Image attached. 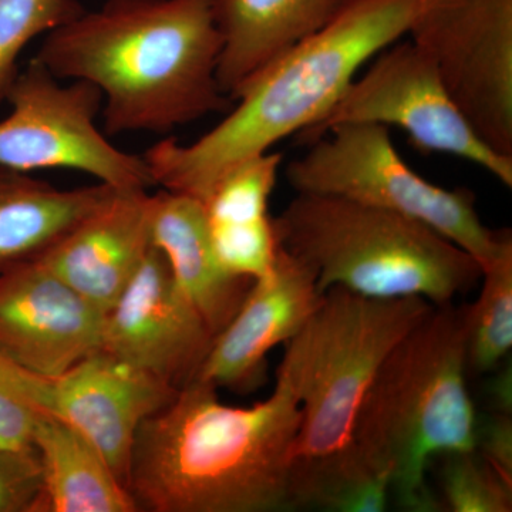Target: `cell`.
<instances>
[{
    "label": "cell",
    "mask_w": 512,
    "mask_h": 512,
    "mask_svg": "<svg viewBox=\"0 0 512 512\" xmlns=\"http://www.w3.org/2000/svg\"><path fill=\"white\" fill-rule=\"evenodd\" d=\"M211 0H106L47 33L35 59L103 96L104 131L164 134L224 113Z\"/></svg>",
    "instance_id": "1"
},
{
    "label": "cell",
    "mask_w": 512,
    "mask_h": 512,
    "mask_svg": "<svg viewBox=\"0 0 512 512\" xmlns=\"http://www.w3.org/2000/svg\"><path fill=\"white\" fill-rule=\"evenodd\" d=\"M301 421L298 383L284 363L274 392L252 407L227 406L214 386L192 380L138 429L128 490L138 511H291Z\"/></svg>",
    "instance_id": "2"
},
{
    "label": "cell",
    "mask_w": 512,
    "mask_h": 512,
    "mask_svg": "<svg viewBox=\"0 0 512 512\" xmlns=\"http://www.w3.org/2000/svg\"><path fill=\"white\" fill-rule=\"evenodd\" d=\"M417 0H356L269 64L237 106L191 144L163 140L143 154L154 184L200 202L231 168L318 124L359 70L409 29Z\"/></svg>",
    "instance_id": "3"
},
{
    "label": "cell",
    "mask_w": 512,
    "mask_h": 512,
    "mask_svg": "<svg viewBox=\"0 0 512 512\" xmlns=\"http://www.w3.org/2000/svg\"><path fill=\"white\" fill-rule=\"evenodd\" d=\"M467 330L468 305L434 306L384 359L357 410L350 446L389 480L404 511H443L427 468L476 446Z\"/></svg>",
    "instance_id": "4"
},
{
    "label": "cell",
    "mask_w": 512,
    "mask_h": 512,
    "mask_svg": "<svg viewBox=\"0 0 512 512\" xmlns=\"http://www.w3.org/2000/svg\"><path fill=\"white\" fill-rule=\"evenodd\" d=\"M274 227L279 247L311 269L320 293L339 286L443 306L481 279L476 259L429 225L348 198L296 192Z\"/></svg>",
    "instance_id": "5"
},
{
    "label": "cell",
    "mask_w": 512,
    "mask_h": 512,
    "mask_svg": "<svg viewBox=\"0 0 512 512\" xmlns=\"http://www.w3.org/2000/svg\"><path fill=\"white\" fill-rule=\"evenodd\" d=\"M434 305L423 298H367L330 288L299 333L285 343V366L298 383L302 421L293 461L350 447L363 397L394 346Z\"/></svg>",
    "instance_id": "6"
},
{
    "label": "cell",
    "mask_w": 512,
    "mask_h": 512,
    "mask_svg": "<svg viewBox=\"0 0 512 512\" xmlns=\"http://www.w3.org/2000/svg\"><path fill=\"white\" fill-rule=\"evenodd\" d=\"M285 168L296 192L336 195L406 215L463 248L481 268L510 241V229L485 227L468 188L446 190L413 171L397 153L389 127L346 123L330 127Z\"/></svg>",
    "instance_id": "7"
},
{
    "label": "cell",
    "mask_w": 512,
    "mask_h": 512,
    "mask_svg": "<svg viewBox=\"0 0 512 512\" xmlns=\"http://www.w3.org/2000/svg\"><path fill=\"white\" fill-rule=\"evenodd\" d=\"M63 82L36 59L19 72L6 99L9 116L0 121V165L25 173L66 168L120 190L156 185L143 156L120 150L97 127L100 90Z\"/></svg>",
    "instance_id": "8"
},
{
    "label": "cell",
    "mask_w": 512,
    "mask_h": 512,
    "mask_svg": "<svg viewBox=\"0 0 512 512\" xmlns=\"http://www.w3.org/2000/svg\"><path fill=\"white\" fill-rule=\"evenodd\" d=\"M406 35L485 146L512 158V0H417Z\"/></svg>",
    "instance_id": "9"
},
{
    "label": "cell",
    "mask_w": 512,
    "mask_h": 512,
    "mask_svg": "<svg viewBox=\"0 0 512 512\" xmlns=\"http://www.w3.org/2000/svg\"><path fill=\"white\" fill-rule=\"evenodd\" d=\"M355 77L318 124L303 131L306 143L330 127L372 123L402 128L426 153L451 154L480 165L512 188V158L485 146L448 94L434 64L410 40L384 47Z\"/></svg>",
    "instance_id": "10"
},
{
    "label": "cell",
    "mask_w": 512,
    "mask_h": 512,
    "mask_svg": "<svg viewBox=\"0 0 512 512\" xmlns=\"http://www.w3.org/2000/svg\"><path fill=\"white\" fill-rule=\"evenodd\" d=\"M212 342L211 330L153 245L104 313L99 349L180 390L195 380Z\"/></svg>",
    "instance_id": "11"
},
{
    "label": "cell",
    "mask_w": 512,
    "mask_h": 512,
    "mask_svg": "<svg viewBox=\"0 0 512 512\" xmlns=\"http://www.w3.org/2000/svg\"><path fill=\"white\" fill-rule=\"evenodd\" d=\"M177 392L146 370L97 349L62 375L46 377L43 413L79 431L128 488L138 429Z\"/></svg>",
    "instance_id": "12"
},
{
    "label": "cell",
    "mask_w": 512,
    "mask_h": 512,
    "mask_svg": "<svg viewBox=\"0 0 512 512\" xmlns=\"http://www.w3.org/2000/svg\"><path fill=\"white\" fill-rule=\"evenodd\" d=\"M104 313L42 262L0 274V356L56 377L99 349Z\"/></svg>",
    "instance_id": "13"
},
{
    "label": "cell",
    "mask_w": 512,
    "mask_h": 512,
    "mask_svg": "<svg viewBox=\"0 0 512 512\" xmlns=\"http://www.w3.org/2000/svg\"><path fill=\"white\" fill-rule=\"evenodd\" d=\"M316 276L278 245L268 274L255 279L231 322L218 333L195 379L249 392L265 379L266 356L291 340L322 301Z\"/></svg>",
    "instance_id": "14"
},
{
    "label": "cell",
    "mask_w": 512,
    "mask_h": 512,
    "mask_svg": "<svg viewBox=\"0 0 512 512\" xmlns=\"http://www.w3.org/2000/svg\"><path fill=\"white\" fill-rule=\"evenodd\" d=\"M153 195L117 188L37 261L106 313L153 247Z\"/></svg>",
    "instance_id": "15"
},
{
    "label": "cell",
    "mask_w": 512,
    "mask_h": 512,
    "mask_svg": "<svg viewBox=\"0 0 512 512\" xmlns=\"http://www.w3.org/2000/svg\"><path fill=\"white\" fill-rule=\"evenodd\" d=\"M346 0H211L222 39L218 82L232 101L255 76L336 18Z\"/></svg>",
    "instance_id": "16"
},
{
    "label": "cell",
    "mask_w": 512,
    "mask_h": 512,
    "mask_svg": "<svg viewBox=\"0 0 512 512\" xmlns=\"http://www.w3.org/2000/svg\"><path fill=\"white\" fill-rule=\"evenodd\" d=\"M151 238L175 284L215 338L241 308L254 279L231 274L222 266L212 247L204 207L188 195L165 190L153 195Z\"/></svg>",
    "instance_id": "17"
},
{
    "label": "cell",
    "mask_w": 512,
    "mask_h": 512,
    "mask_svg": "<svg viewBox=\"0 0 512 512\" xmlns=\"http://www.w3.org/2000/svg\"><path fill=\"white\" fill-rule=\"evenodd\" d=\"M116 190L103 183L59 190L0 165V274L45 255Z\"/></svg>",
    "instance_id": "18"
},
{
    "label": "cell",
    "mask_w": 512,
    "mask_h": 512,
    "mask_svg": "<svg viewBox=\"0 0 512 512\" xmlns=\"http://www.w3.org/2000/svg\"><path fill=\"white\" fill-rule=\"evenodd\" d=\"M33 446L43 468L39 512H137L126 485L79 431L52 414H40Z\"/></svg>",
    "instance_id": "19"
},
{
    "label": "cell",
    "mask_w": 512,
    "mask_h": 512,
    "mask_svg": "<svg viewBox=\"0 0 512 512\" xmlns=\"http://www.w3.org/2000/svg\"><path fill=\"white\" fill-rule=\"evenodd\" d=\"M389 480L377 474L352 446L340 453L295 461L289 480L291 511L330 512L386 511Z\"/></svg>",
    "instance_id": "20"
},
{
    "label": "cell",
    "mask_w": 512,
    "mask_h": 512,
    "mask_svg": "<svg viewBox=\"0 0 512 512\" xmlns=\"http://www.w3.org/2000/svg\"><path fill=\"white\" fill-rule=\"evenodd\" d=\"M483 288L468 305L467 367L484 375L510 355L512 346V238L481 268Z\"/></svg>",
    "instance_id": "21"
},
{
    "label": "cell",
    "mask_w": 512,
    "mask_h": 512,
    "mask_svg": "<svg viewBox=\"0 0 512 512\" xmlns=\"http://www.w3.org/2000/svg\"><path fill=\"white\" fill-rule=\"evenodd\" d=\"M281 153L261 154L231 168L201 202L210 227H244L271 220L269 200L278 180Z\"/></svg>",
    "instance_id": "22"
},
{
    "label": "cell",
    "mask_w": 512,
    "mask_h": 512,
    "mask_svg": "<svg viewBox=\"0 0 512 512\" xmlns=\"http://www.w3.org/2000/svg\"><path fill=\"white\" fill-rule=\"evenodd\" d=\"M84 10L79 0H0V104L19 76V57L26 46Z\"/></svg>",
    "instance_id": "23"
},
{
    "label": "cell",
    "mask_w": 512,
    "mask_h": 512,
    "mask_svg": "<svg viewBox=\"0 0 512 512\" xmlns=\"http://www.w3.org/2000/svg\"><path fill=\"white\" fill-rule=\"evenodd\" d=\"M443 511L511 512L512 483L476 450L439 456Z\"/></svg>",
    "instance_id": "24"
},
{
    "label": "cell",
    "mask_w": 512,
    "mask_h": 512,
    "mask_svg": "<svg viewBox=\"0 0 512 512\" xmlns=\"http://www.w3.org/2000/svg\"><path fill=\"white\" fill-rule=\"evenodd\" d=\"M43 377L0 356V447L33 446Z\"/></svg>",
    "instance_id": "25"
},
{
    "label": "cell",
    "mask_w": 512,
    "mask_h": 512,
    "mask_svg": "<svg viewBox=\"0 0 512 512\" xmlns=\"http://www.w3.org/2000/svg\"><path fill=\"white\" fill-rule=\"evenodd\" d=\"M42 493L36 447H0V512H39Z\"/></svg>",
    "instance_id": "26"
},
{
    "label": "cell",
    "mask_w": 512,
    "mask_h": 512,
    "mask_svg": "<svg viewBox=\"0 0 512 512\" xmlns=\"http://www.w3.org/2000/svg\"><path fill=\"white\" fill-rule=\"evenodd\" d=\"M474 450L512 483V419L510 414H477Z\"/></svg>",
    "instance_id": "27"
},
{
    "label": "cell",
    "mask_w": 512,
    "mask_h": 512,
    "mask_svg": "<svg viewBox=\"0 0 512 512\" xmlns=\"http://www.w3.org/2000/svg\"><path fill=\"white\" fill-rule=\"evenodd\" d=\"M497 369L493 370L494 376L485 386V396L490 403V412L512 414V369L510 357L504 360Z\"/></svg>",
    "instance_id": "28"
},
{
    "label": "cell",
    "mask_w": 512,
    "mask_h": 512,
    "mask_svg": "<svg viewBox=\"0 0 512 512\" xmlns=\"http://www.w3.org/2000/svg\"><path fill=\"white\" fill-rule=\"evenodd\" d=\"M353 2H356V0H346V6L352 5Z\"/></svg>",
    "instance_id": "29"
}]
</instances>
